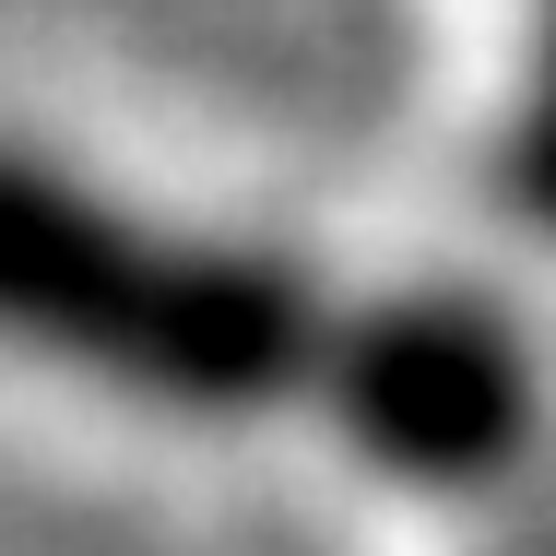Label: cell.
<instances>
[{
  "instance_id": "obj_1",
  "label": "cell",
  "mask_w": 556,
  "mask_h": 556,
  "mask_svg": "<svg viewBox=\"0 0 556 556\" xmlns=\"http://www.w3.org/2000/svg\"><path fill=\"white\" fill-rule=\"evenodd\" d=\"M320 320L332 285L296 249L154 214L48 142H0V355L166 427H261L308 403Z\"/></svg>"
},
{
  "instance_id": "obj_2",
  "label": "cell",
  "mask_w": 556,
  "mask_h": 556,
  "mask_svg": "<svg viewBox=\"0 0 556 556\" xmlns=\"http://www.w3.org/2000/svg\"><path fill=\"white\" fill-rule=\"evenodd\" d=\"M308 415L403 497H497L545 439V355L509 296L415 273L379 296H332Z\"/></svg>"
},
{
  "instance_id": "obj_3",
  "label": "cell",
  "mask_w": 556,
  "mask_h": 556,
  "mask_svg": "<svg viewBox=\"0 0 556 556\" xmlns=\"http://www.w3.org/2000/svg\"><path fill=\"white\" fill-rule=\"evenodd\" d=\"M485 190L521 237L556 249V12L521 36V72H509V108L485 130Z\"/></svg>"
}]
</instances>
